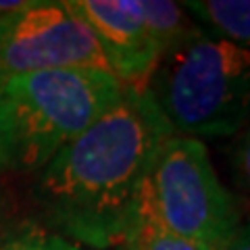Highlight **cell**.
<instances>
[{
	"label": "cell",
	"instance_id": "obj_1",
	"mask_svg": "<svg viewBox=\"0 0 250 250\" xmlns=\"http://www.w3.org/2000/svg\"><path fill=\"white\" fill-rule=\"evenodd\" d=\"M175 131L146 90L121 100L40 171L38 205L62 238L96 250L125 246L159 146Z\"/></svg>",
	"mask_w": 250,
	"mask_h": 250
},
{
	"label": "cell",
	"instance_id": "obj_2",
	"mask_svg": "<svg viewBox=\"0 0 250 250\" xmlns=\"http://www.w3.org/2000/svg\"><path fill=\"white\" fill-rule=\"evenodd\" d=\"M125 88L98 67L29 73L0 85V163L42 171L119 103Z\"/></svg>",
	"mask_w": 250,
	"mask_h": 250
},
{
	"label": "cell",
	"instance_id": "obj_3",
	"mask_svg": "<svg viewBox=\"0 0 250 250\" xmlns=\"http://www.w3.org/2000/svg\"><path fill=\"white\" fill-rule=\"evenodd\" d=\"M144 90L179 136H238L250 125V48L194 25Z\"/></svg>",
	"mask_w": 250,
	"mask_h": 250
},
{
	"label": "cell",
	"instance_id": "obj_4",
	"mask_svg": "<svg viewBox=\"0 0 250 250\" xmlns=\"http://www.w3.org/2000/svg\"><path fill=\"white\" fill-rule=\"evenodd\" d=\"M142 208L161 228L202 248H215L240 225L231 194L219 182L207 146L173 134L159 146Z\"/></svg>",
	"mask_w": 250,
	"mask_h": 250
},
{
	"label": "cell",
	"instance_id": "obj_5",
	"mask_svg": "<svg viewBox=\"0 0 250 250\" xmlns=\"http://www.w3.org/2000/svg\"><path fill=\"white\" fill-rule=\"evenodd\" d=\"M69 67L106 69V62L94 34L67 2L31 0L27 9L0 19V85Z\"/></svg>",
	"mask_w": 250,
	"mask_h": 250
},
{
	"label": "cell",
	"instance_id": "obj_6",
	"mask_svg": "<svg viewBox=\"0 0 250 250\" xmlns=\"http://www.w3.org/2000/svg\"><path fill=\"white\" fill-rule=\"evenodd\" d=\"M67 6L94 34L106 69L123 88L144 90L161 57L140 0H69Z\"/></svg>",
	"mask_w": 250,
	"mask_h": 250
},
{
	"label": "cell",
	"instance_id": "obj_7",
	"mask_svg": "<svg viewBox=\"0 0 250 250\" xmlns=\"http://www.w3.org/2000/svg\"><path fill=\"white\" fill-rule=\"evenodd\" d=\"M182 6L210 34L250 48V0H186Z\"/></svg>",
	"mask_w": 250,
	"mask_h": 250
},
{
	"label": "cell",
	"instance_id": "obj_8",
	"mask_svg": "<svg viewBox=\"0 0 250 250\" xmlns=\"http://www.w3.org/2000/svg\"><path fill=\"white\" fill-rule=\"evenodd\" d=\"M140 4H142L148 34L159 50V57H163L171 46H175L194 29V23L188 21L182 4L169 2V0H140Z\"/></svg>",
	"mask_w": 250,
	"mask_h": 250
},
{
	"label": "cell",
	"instance_id": "obj_9",
	"mask_svg": "<svg viewBox=\"0 0 250 250\" xmlns=\"http://www.w3.org/2000/svg\"><path fill=\"white\" fill-rule=\"evenodd\" d=\"M125 246H127V250H207L161 228L142 208V205H140L136 225L131 229L127 242H125Z\"/></svg>",
	"mask_w": 250,
	"mask_h": 250
},
{
	"label": "cell",
	"instance_id": "obj_10",
	"mask_svg": "<svg viewBox=\"0 0 250 250\" xmlns=\"http://www.w3.org/2000/svg\"><path fill=\"white\" fill-rule=\"evenodd\" d=\"M0 250H85L75 242L44 229H21L0 238Z\"/></svg>",
	"mask_w": 250,
	"mask_h": 250
},
{
	"label": "cell",
	"instance_id": "obj_11",
	"mask_svg": "<svg viewBox=\"0 0 250 250\" xmlns=\"http://www.w3.org/2000/svg\"><path fill=\"white\" fill-rule=\"evenodd\" d=\"M231 165L238 184L250 196V125L242 129L231 148Z\"/></svg>",
	"mask_w": 250,
	"mask_h": 250
},
{
	"label": "cell",
	"instance_id": "obj_12",
	"mask_svg": "<svg viewBox=\"0 0 250 250\" xmlns=\"http://www.w3.org/2000/svg\"><path fill=\"white\" fill-rule=\"evenodd\" d=\"M210 250H250V221L240 223L228 238H223Z\"/></svg>",
	"mask_w": 250,
	"mask_h": 250
},
{
	"label": "cell",
	"instance_id": "obj_13",
	"mask_svg": "<svg viewBox=\"0 0 250 250\" xmlns=\"http://www.w3.org/2000/svg\"><path fill=\"white\" fill-rule=\"evenodd\" d=\"M31 4V0H0V19L9 17V15L27 9Z\"/></svg>",
	"mask_w": 250,
	"mask_h": 250
}]
</instances>
